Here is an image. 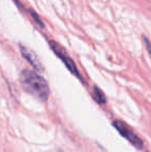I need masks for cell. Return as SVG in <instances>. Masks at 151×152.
<instances>
[{
    "mask_svg": "<svg viewBox=\"0 0 151 152\" xmlns=\"http://www.w3.org/2000/svg\"><path fill=\"white\" fill-rule=\"evenodd\" d=\"M20 82L27 93L36 97L40 102H46L49 96V86L42 77L30 69H24L21 72Z\"/></svg>",
    "mask_w": 151,
    "mask_h": 152,
    "instance_id": "obj_1",
    "label": "cell"
},
{
    "mask_svg": "<svg viewBox=\"0 0 151 152\" xmlns=\"http://www.w3.org/2000/svg\"><path fill=\"white\" fill-rule=\"evenodd\" d=\"M49 45H50V47H51V49H52L53 52L56 54V56L58 57V58L60 59L63 63H64V65L66 66L67 69H69V72L74 75V76H76L77 78H79L81 81H83L82 77H81L80 72H79L78 68H77L75 62H74L73 59L69 57V55L67 54L66 51H65L64 49H63L62 47L58 44V42H56L55 40H53V39L49 40Z\"/></svg>",
    "mask_w": 151,
    "mask_h": 152,
    "instance_id": "obj_2",
    "label": "cell"
},
{
    "mask_svg": "<svg viewBox=\"0 0 151 152\" xmlns=\"http://www.w3.org/2000/svg\"><path fill=\"white\" fill-rule=\"evenodd\" d=\"M113 126L115 127V129H116L123 138L126 139L133 146H135L136 148H138V149L143 148V141L136 134V132H133L125 122H123L121 120H115L113 121Z\"/></svg>",
    "mask_w": 151,
    "mask_h": 152,
    "instance_id": "obj_3",
    "label": "cell"
},
{
    "mask_svg": "<svg viewBox=\"0 0 151 152\" xmlns=\"http://www.w3.org/2000/svg\"><path fill=\"white\" fill-rule=\"evenodd\" d=\"M20 51H21V54H22V56L31 64V66H32V67L34 68L36 72H42V70H44V68H42V63H40L37 55L35 54V53L33 52L30 48L23 46V45H20Z\"/></svg>",
    "mask_w": 151,
    "mask_h": 152,
    "instance_id": "obj_4",
    "label": "cell"
},
{
    "mask_svg": "<svg viewBox=\"0 0 151 152\" xmlns=\"http://www.w3.org/2000/svg\"><path fill=\"white\" fill-rule=\"evenodd\" d=\"M92 97L94 98V100L97 102V104H106V96L105 94L103 93V91L98 88V87L94 86V89H93V93H92Z\"/></svg>",
    "mask_w": 151,
    "mask_h": 152,
    "instance_id": "obj_5",
    "label": "cell"
},
{
    "mask_svg": "<svg viewBox=\"0 0 151 152\" xmlns=\"http://www.w3.org/2000/svg\"><path fill=\"white\" fill-rule=\"evenodd\" d=\"M143 37V39H144V42L146 44V49H147V51L149 52V50H150V44H149V40H148V38L146 37V36H142Z\"/></svg>",
    "mask_w": 151,
    "mask_h": 152,
    "instance_id": "obj_6",
    "label": "cell"
}]
</instances>
